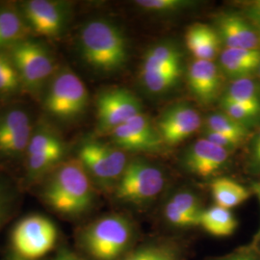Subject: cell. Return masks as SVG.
<instances>
[{"instance_id":"e0dca14e","label":"cell","mask_w":260,"mask_h":260,"mask_svg":"<svg viewBox=\"0 0 260 260\" xmlns=\"http://www.w3.org/2000/svg\"><path fill=\"white\" fill-rule=\"evenodd\" d=\"M186 47L196 60L213 61L220 50L221 39L213 28L195 23L188 28L185 35Z\"/></svg>"},{"instance_id":"9a60e30c","label":"cell","mask_w":260,"mask_h":260,"mask_svg":"<svg viewBox=\"0 0 260 260\" xmlns=\"http://www.w3.org/2000/svg\"><path fill=\"white\" fill-rule=\"evenodd\" d=\"M190 91L201 103L213 102L222 87L221 72L213 61L195 60L187 74Z\"/></svg>"},{"instance_id":"30bf717a","label":"cell","mask_w":260,"mask_h":260,"mask_svg":"<svg viewBox=\"0 0 260 260\" xmlns=\"http://www.w3.org/2000/svg\"><path fill=\"white\" fill-rule=\"evenodd\" d=\"M96 127L100 133L112 130L142 114L139 99L124 88H113L100 93L95 101Z\"/></svg>"},{"instance_id":"ba28073f","label":"cell","mask_w":260,"mask_h":260,"mask_svg":"<svg viewBox=\"0 0 260 260\" xmlns=\"http://www.w3.org/2000/svg\"><path fill=\"white\" fill-rule=\"evenodd\" d=\"M18 5L32 37L53 42L64 36L72 14L69 2L27 0Z\"/></svg>"},{"instance_id":"74e56055","label":"cell","mask_w":260,"mask_h":260,"mask_svg":"<svg viewBox=\"0 0 260 260\" xmlns=\"http://www.w3.org/2000/svg\"><path fill=\"white\" fill-rule=\"evenodd\" d=\"M251 191L257 197L260 204V182H254L251 186ZM256 243H257L256 246L260 248V231L258 234H257V236H256Z\"/></svg>"},{"instance_id":"f1b7e54d","label":"cell","mask_w":260,"mask_h":260,"mask_svg":"<svg viewBox=\"0 0 260 260\" xmlns=\"http://www.w3.org/2000/svg\"><path fill=\"white\" fill-rule=\"evenodd\" d=\"M135 4L145 11L152 13H170L185 9L193 5L192 1L187 0H138Z\"/></svg>"},{"instance_id":"4dcf8cb0","label":"cell","mask_w":260,"mask_h":260,"mask_svg":"<svg viewBox=\"0 0 260 260\" xmlns=\"http://www.w3.org/2000/svg\"><path fill=\"white\" fill-rule=\"evenodd\" d=\"M221 106L223 107V113H225L233 120L243 124H245V122L247 121H252L260 115L258 112L254 111L246 106H243L241 104L232 102L221 101Z\"/></svg>"},{"instance_id":"2e32d148","label":"cell","mask_w":260,"mask_h":260,"mask_svg":"<svg viewBox=\"0 0 260 260\" xmlns=\"http://www.w3.org/2000/svg\"><path fill=\"white\" fill-rule=\"evenodd\" d=\"M32 37L18 4H0V50Z\"/></svg>"},{"instance_id":"3957f363","label":"cell","mask_w":260,"mask_h":260,"mask_svg":"<svg viewBox=\"0 0 260 260\" xmlns=\"http://www.w3.org/2000/svg\"><path fill=\"white\" fill-rule=\"evenodd\" d=\"M39 102L47 121L54 125L69 124L83 116L89 106V93L71 68L60 65Z\"/></svg>"},{"instance_id":"7c38bea8","label":"cell","mask_w":260,"mask_h":260,"mask_svg":"<svg viewBox=\"0 0 260 260\" xmlns=\"http://www.w3.org/2000/svg\"><path fill=\"white\" fill-rule=\"evenodd\" d=\"M203 120L199 112L186 103L170 107L160 117L157 129L164 144L176 146L200 129Z\"/></svg>"},{"instance_id":"d590c367","label":"cell","mask_w":260,"mask_h":260,"mask_svg":"<svg viewBox=\"0 0 260 260\" xmlns=\"http://www.w3.org/2000/svg\"><path fill=\"white\" fill-rule=\"evenodd\" d=\"M251 155L253 162L260 166V129L257 134L255 135L253 142H252V148H251Z\"/></svg>"},{"instance_id":"7402d4cb","label":"cell","mask_w":260,"mask_h":260,"mask_svg":"<svg viewBox=\"0 0 260 260\" xmlns=\"http://www.w3.org/2000/svg\"><path fill=\"white\" fill-rule=\"evenodd\" d=\"M211 192L216 205L228 209L242 205L251 195L248 188L226 177L215 179L211 183Z\"/></svg>"},{"instance_id":"7a4b0ae2","label":"cell","mask_w":260,"mask_h":260,"mask_svg":"<svg viewBox=\"0 0 260 260\" xmlns=\"http://www.w3.org/2000/svg\"><path fill=\"white\" fill-rule=\"evenodd\" d=\"M78 51L87 65L104 74L120 71L128 60L126 38L107 19H92L84 24L78 34Z\"/></svg>"},{"instance_id":"603a6c76","label":"cell","mask_w":260,"mask_h":260,"mask_svg":"<svg viewBox=\"0 0 260 260\" xmlns=\"http://www.w3.org/2000/svg\"><path fill=\"white\" fill-rule=\"evenodd\" d=\"M25 94L19 73L7 50H0V100L11 102Z\"/></svg>"},{"instance_id":"8d00e7d4","label":"cell","mask_w":260,"mask_h":260,"mask_svg":"<svg viewBox=\"0 0 260 260\" xmlns=\"http://www.w3.org/2000/svg\"><path fill=\"white\" fill-rule=\"evenodd\" d=\"M53 260H84L82 257L76 255L69 250H61L56 254Z\"/></svg>"},{"instance_id":"f546056e","label":"cell","mask_w":260,"mask_h":260,"mask_svg":"<svg viewBox=\"0 0 260 260\" xmlns=\"http://www.w3.org/2000/svg\"><path fill=\"white\" fill-rule=\"evenodd\" d=\"M125 260H177V257L175 252L169 248L150 246L135 251Z\"/></svg>"},{"instance_id":"52a82bcc","label":"cell","mask_w":260,"mask_h":260,"mask_svg":"<svg viewBox=\"0 0 260 260\" xmlns=\"http://www.w3.org/2000/svg\"><path fill=\"white\" fill-rule=\"evenodd\" d=\"M76 158L81 162L93 184L103 189H115L128 164L125 151L111 143L85 140Z\"/></svg>"},{"instance_id":"ac0fdd59","label":"cell","mask_w":260,"mask_h":260,"mask_svg":"<svg viewBox=\"0 0 260 260\" xmlns=\"http://www.w3.org/2000/svg\"><path fill=\"white\" fill-rule=\"evenodd\" d=\"M220 65L225 75L235 79L248 77L260 65V49L224 48L220 55Z\"/></svg>"},{"instance_id":"277c9868","label":"cell","mask_w":260,"mask_h":260,"mask_svg":"<svg viewBox=\"0 0 260 260\" xmlns=\"http://www.w3.org/2000/svg\"><path fill=\"white\" fill-rule=\"evenodd\" d=\"M19 73L25 93L40 101L60 64L43 40L28 38L7 49Z\"/></svg>"},{"instance_id":"9c48e42d","label":"cell","mask_w":260,"mask_h":260,"mask_svg":"<svg viewBox=\"0 0 260 260\" xmlns=\"http://www.w3.org/2000/svg\"><path fill=\"white\" fill-rule=\"evenodd\" d=\"M166 183L163 172L142 160L130 161L115 188L116 198L127 203L142 204L154 199Z\"/></svg>"},{"instance_id":"d6a6232c","label":"cell","mask_w":260,"mask_h":260,"mask_svg":"<svg viewBox=\"0 0 260 260\" xmlns=\"http://www.w3.org/2000/svg\"><path fill=\"white\" fill-rule=\"evenodd\" d=\"M205 138L208 140V141H210V142H212L215 145L223 148V149H228L229 151L233 150L237 146L240 145L236 141H234V140L223 135V134L218 133V132H214V131H209V130H205Z\"/></svg>"},{"instance_id":"d4e9b609","label":"cell","mask_w":260,"mask_h":260,"mask_svg":"<svg viewBox=\"0 0 260 260\" xmlns=\"http://www.w3.org/2000/svg\"><path fill=\"white\" fill-rule=\"evenodd\" d=\"M22 187L7 174H0V232L19 207Z\"/></svg>"},{"instance_id":"cb8c5ba5","label":"cell","mask_w":260,"mask_h":260,"mask_svg":"<svg viewBox=\"0 0 260 260\" xmlns=\"http://www.w3.org/2000/svg\"><path fill=\"white\" fill-rule=\"evenodd\" d=\"M222 101L238 103L260 113L259 86L249 76L237 78L229 86Z\"/></svg>"},{"instance_id":"d6986e66","label":"cell","mask_w":260,"mask_h":260,"mask_svg":"<svg viewBox=\"0 0 260 260\" xmlns=\"http://www.w3.org/2000/svg\"><path fill=\"white\" fill-rule=\"evenodd\" d=\"M182 70V54L171 43H162L150 47L144 56L141 73Z\"/></svg>"},{"instance_id":"484cf974","label":"cell","mask_w":260,"mask_h":260,"mask_svg":"<svg viewBox=\"0 0 260 260\" xmlns=\"http://www.w3.org/2000/svg\"><path fill=\"white\" fill-rule=\"evenodd\" d=\"M205 130L223 134L241 144L248 135L245 124L229 117L225 113H215L205 120Z\"/></svg>"},{"instance_id":"5b68a950","label":"cell","mask_w":260,"mask_h":260,"mask_svg":"<svg viewBox=\"0 0 260 260\" xmlns=\"http://www.w3.org/2000/svg\"><path fill=\"white\" fill-rule=\"evenodd\" d=\"M132 237L129 220L119 214H110L85 226L79 244L91 259L118 260L128 249Z\"/></svg>"},{"instance_id":"e575fe53","label":"cell","mask_w":260,"mask_h":260,"mask_svg":"<svg viewBox=\"0 0 260 260\" xmlns=\"http://www.w3.org/2000/svg\"><path fill=\"white\" fill-rule=\"evenodd\" d=\"M248 15L250 19H252L253 23L259 28L260 31V0L251 3L248 10Z\"/></svg>"},{"instance_id":"4fadbf2b","label":"cell","mask_w":260,"mask_h":260,"mask_svg":"<svg viewBox=\"0 0 260 260\" xmlns=\"http://www.w3.org/2000/svg\"><path fill=\"white\" fill-rule=\"evenodd\" d=\"M230 157V151L212 142L202 138L187 149L184 162L190 172L200 177H207L223 167Z\"/></svg>"},{"instance_id":"44dd1931","label":"cell","mask_w":260,"mask_h":260,"mask_svg":"<svg viewBox=\"0 0 260 260\" xmlns=\"http://www.w3.org/2000/svg\"><path fill=\"white\" fill-rule=\"evenodd\" d=\"M32 112L26 106L12 104L0 109V143L35 124Z\"/></svg>"},{"instance_id":"5bb4252c","label":"cell","mask_w":260,"mask_h":260,"mask_svg":"<svg viewBox=\"0 0 260 260\" xmlns=\"http://www.w3.org/2000/svg\"><path fill=\"white\" fill-rule=\"evenodd\" d=\"M218 35L225 48L260 49V33L235 14H225L217 19Z\"/></svg>"},{"instance_id":"f35d334b","label":"cell","mask_w":260,"mask_h":260,"mask_svg":"<svg viewBox=\"0 0 260 260\" xmlns=\"http://www.w3.org/2000/svg\"><path fill=\"white\" fill-rule=\"evenodd\" d=\"M7 260H24V259H20V258H18V257H16V256H13L12 258H10V259Z\"/></svg>"},{"instance_id":"1f68e13d","label":"cell","mask_w":260,"mask_h":260,"mask_svg":"<svg viewBox=\"0 0 260 260\" xmlns=\"http://www.w3.org/2000/svg\"><path fill=\"white\" fill-rule=\"evenodd\" d=\"M164 213H165V217H166L168 222L176 225V226L186 228V226L198 225L192 219H190L184 214L181 213L170 202H168L167 205L165 206Z\"/></svg>"},{"instance_id":"6da1fadb","label":"cell","mask_w":260,"mask_h":260,"mask_svg":"<svg viewBox=\"0 0 260 260\" xmlns=\"http://www.w3.org/2000/svg\"><path fill=\"white\" fill-rule=\"evenodd\" d=\"M33 188L52 212L66 219L87 213L93 205V180L77 158H66Z\"/></svg>"},{"instance_id":"ffe728a7","label":"cell","mask_w":260,"mask_h":260,"mask_svg":"<svg viewBox=\"0 0 260 260\" xmlns=\"http://www.w3.org/2000/svg\"><path fill=\"white\" fill-rule=\"evenodd\" d=\"M200 225L213 236L228 237L235 233L238 223L231 209L214 205L203 211Z\"/></svg>"},{"instance_id":"83f0119b","label":"cell","mask_w":260,"mask_h":260,"mask_svg":"<svg viewBox=\"0 0 260 260\" xmlns=\"http://www.w3.org/2000/svg\"><path fill=\"white\" fill-rule=\"evenodd\" d=\"M169 202L181 213L192 219L198 225L200 224L201 215L204 210L201 208L200 202L194 194L186 191L178 192L173 196Z\"/></svg>"},{"instance_id":"836d02e7","label":"cell","mask_w":260,"mask_h":260,"mask_svg":"<svg viewBox=\"0 0 260 260\" xmlns=\"http://www.w3.org/2000/svg\"><path fill=\"white\" fill-rule=\"evenodd\" d=\"M220 260H260V254L257 251H238Z\"/></svg>"},{"instance_id":"4316f807","label":"cell","mask_w":260,"mask_h":260,"mask_svg":"<svg viewBox=\"0 0 260 260\" xmlns=\"http://www.w3.org/2000/svg\"><path fill=\"white\" fill-rule=\"evenodd\" d=\"M182 75V70L141 73L142 83L152 93H162L177 85Z\"/></svg>"},{"instance_id":"8992f818","label":"cell","mask_w":260,"mask_h":260,"mask_svg":"<svg viewBox=\"0 0 260 260\" xmlns=\"http://www.w3.org/2000/svg\"><path fill=\"white\" fill-rule=\"evenodd\" d=\"M58 241L55 223L42 214H30L15 224L11 233L14 256L41 260L54 250Z\"/></svg>"},{"instance_id":"8fae6325","label":"cell","mask_w":260,"mask_h":260,"mask_svg":"<svg viewBox=\"0 0 260 260\" xmlns=\"http://www.w3.org/2000/svg\"><path fill=\"white\" fill-rule=\"evenodd\" d=\"M111 144L123 151H157L164 142L157 127L143 113L108 134Z\"/></svg>"}]
</instances>
